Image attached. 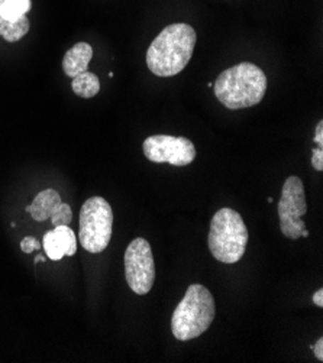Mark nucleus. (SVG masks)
Listing matches in <instances>:
<instances>
[{
    "label": "nucleus",
    "instance_id": "nucleus-1",
    "mask_svg": "<svg viewBox=\"0 0 323 363\" xmlns=\"http://www.w3.org/2000/svg\"><path fill=\"white\" fill-rule=\"evenodd\" d=\"M197 35L187 23L165 26L147 51V65L158 77L180 74L193 57Z\"/></svg>",
    "mask_w": 323,
    "mask_h": 363
},
{
    "label": "nucleus",
    "instance_id": "nucleus-2",
    "mask_svg": "<svg viewBox=\"0 0 323 363\" xmlns=\"http://www.w3.org/2000/svg\"><path fill=\"white\" fill-rule=\"evenodd\" d=\"M265 72L253 62H239L225 71L213 84L214 96L231 111L257 106L267 91Z\"/></svg>",
    "mask_w": 323,
    "mask_h": 363
},
{
    "label": "nucleus",
    "instance_id": "nucleus-3",
    "mask_svg": "<svg viewBox=\"0 0 323 363\" xmlns=\"http://www.w3.org/2000/svg\"><path fill=\"white\" fill-rule=\"evenodd\" d=\"M214 314H217V306L212 293L200 284H192L185 298L173 313V336L180 342L199 337L210 328Z\"/></svg>",
    "mask_w": 323,
    "mask_h": 363
},
{
    "label": "nucleus",
    "instance_id": "nucleus-4",
    "mask_svg": "<svg viewBox=\"0 0 323 363\" xmlns=\"http://www.w3.org/2000/svg\"><path fill=\"white\" fill-rule=\"evenodd\" d=\"M248 243V229L242 216L232 208L214 213L209 230V249L214 259L235 264L242 259Z\"/></svg>",
    "mask_w": 323,
    "mask_h": 363
},
{
    "label": "nucleus",
    "instance_id": "nucleus-5",
    "mask_svg": "<svg viewBox=\"0 0 323 363\" xmlns=\"http://www.w3.org/2000/svg\"><path fill=\"white\" fill-rule=\"evenodd\" d=\"M114 210L102 197L86 200L80 210V242L90 253L103 252L111 242Z\"/></svg>",
    "mask_w": 323,
    "mask_h": 363
},
{
    "label": "nucleus",
    "instance_id": "nucleus-6",
    "mask_svg": "<svg viewBox=\"0 0 323 363\" xmlns=\"http://www.w3.org/2000/svg\"><path fill=\"white\" fill-rule=\"evenodd\" d=\"M306 211L307 204L303 181L296 175H290L284 181L281 199L278 203L280 228L285 238L292 240L303 238V230L306 228L302 217L306 214Z\"/></svg>",
    "mask_w": 323,
    "mask_h": 363
},
{
    "label": "nucleus",
    "instance_id": "nucleus-7",
    "mask_svg": "<svg viewBox=\"0 0 323 363\" xmlns=\"http://www.w3.org/2000/svg\"><path fill=\"white\" fill-rule=\"evenodd\" d=\"M125 278L132 291L146 296L155 279V265L150 243L143 238L133 239L125 252Z\"/></svg>",
    "mask_w": 323,
    "mask_h": 363
},
{
    "label": "nucleus",
    "instance_id": "nucleus-8",
    "mask_svg": "<svg viewBox=\"0 0 323 363\" xmlns=\"http://www.w3.org/2000/svg\"><path fill=\"white\" fill-rule=\"evenodd\" d=\"M143 155L155 164L186 167L196 158L195 143L185 136L154 135L143 140Z\"/></svg>",
    "mask_w": 323,
    "mask_h": 363
},
{
    "label": "nucleus",
    "instance_id": "nucleus-9",
    "mask_svg": "<svg viewBox=\"0 0 323 363\" xmlns=\"http://www.w3.org/2000/svg\"><path fill=\"white\" fill-rule=\"evenodd\" d=\"M31 6V0H0V36L5 41L18 43L29 32Z\"/></svg>",
    "mask_w": 323,
    "mask_h": 363
},
{
    "label": "nucleus",
    "instance_id": "nucleus-10",
    "mask_svg": "<svg viewBox=\"0 0 323 363\" xmlns=\"http://www.w3.org/2000/svg\"><path fill=\"white\" fill-rule=\"evenodd\" d=\"M47 257L53 261H60L64 257H73L77 252V239L68 226H57L44 235L43 240Z\"/></svg>",
    "mask_w": 323,
    "mask_h": 363
},
{
    "label": "nucleus",
    "instance_id": "nucleus-11",
    "mask_svg": "<svg viewBox=\"0 0 323 363\" xmlns=\"http://www.w3.org/2000/svg\"><path fill=\"white\" fill-rule=\"evenodd\" d=\"M93 58V48L87 43H79L70 48L62 58V69L71 79L87 71V67Z\"/></svg>",
    "mask_w": 323,
    "mask_h": 363
},
{
    "label": "nucleus",
    "instance_id": "nucleus-12",
    "mask_svg": "<svg viewBox=\"0 0 323 363\" xmlns=\"http://www.w3.org/2000/svg\"><path fill=\"white\" fill-rule=\"evenodd\" d=\"M61 203V197L55 190H44L33 199L32 204H29L25 210L31 214L33 220L45 222L48 220L54 208Z\"/></svg>",
    "mask_w": 323,
    "mask_h": 363
},
{
    "label": "nucleus",
    "instance_id": "nucleus-13",
    "mask_svg": "<svg viewBox=\"0 0 323 363\" xmlns=\"http://www.w3.org/2000/svg\"><path fill=\"white\" fill-rule=\"evenodd\" d=\"M71 87H73L75 94H77L79 97L92 99L100 91V82L94 72L84 71L73 79Z\"/></svg>",
    "mask_w": 323,
    "mask_h": 363
},
{
    "label": "nucleus",
    "instance_id": "nucleus-14",
    "mask_svg": "<svg viewBox=\"0 0 323 363\" xmlns=\"http://www.w3.org/2000/svg\"><path fill=\"white\" fill-rule=\"evenodd\" d=\"M51 223L54 225V228L57 226H68L71 223V220H73V211H71V207L65 203H60L53 214H51Z\"/></svg>",
    "mask_w": 323,
    "mask_h": 363
},
{
    "label": "nucleus",
    "instance_id": "nucleus-15",
    "mask_svg": "<svg viewBox=\"0 0 323 363\" xmlns=\"http://www.w3.org/2000/svg\"><path fill=\"white\" fill-rule=\"evenodd\" d=\"M40 247H41V245H40L38 239H35L33 236H26L21 242V249L25 253H32L35 250H38Z\"/></svg>",
    "mask_w": 323,
    "mask_h": 363
},
{
    "label": "nucleus",
    "instance_id": "nucleus-16",
    "mask_svg": "<svg viewBox=\"0 0 323 363\" xmlns=\"http://www.w3.org/2000/svg\"><path fill=\"white\" fill-rule=\"evenodd\" d=\"M312 167L316 171H323V150L316 148L312 151Z\"/></svg>",
    "mask_w": 323,
    "mask_h": 363
},
{
    "label": "nucleus",
    "instance_id": "nucleus-17",
    "mask_svg": "<svg viewBox=\"0 0 323 363\" xmlns=\"http://www.w3.org/2000/svg\"><path fill=\"white\" fill-rule=\"evenodd\" d=\"M314 142L319 145V148L323 150V121L317 122L316 132H314Z\"/></svg>",
    "mask_w": 323,
    "mask_h": 363
},
{
    "label": "nucleus",
    "instance_id": "nucleus-18",
    "mask_svg": "<svg viewBox=\"0 0 323 363\" xmlns=\"http://www.w3.org/2000/svg\"><path fill=\"white\" fill-rule=\"evenodd\" d=\"M312 350L314 353V356L319 359V360H323V339H319L316 342V345L312 346Z\"/></svg>",
    "mask_w": 323,
    "mask_h": 363
},
{
    "label": "nucleus",
    "instance_id": "nucleus-19",
    "mask_svg": "<svg viewBox=\"0 0 323 363\" xmlns=\"http://www.w3.org/2000/svg\"><path fill=\"white\" fill-rule=\"evenodd\" d=\"M313 303L317 307H323V289L322 288H319L317 291L313 294Z\"/></svg>",
    "mask_w": 323,
    "mask_h": 363
},
{
    "label": "nucleus",
    "instance_id": "nucleus-20",
    "mask_svg": "<svg viewBox=\"0 0 323 363\" xmlns=\"http://www.w3.org/2000/svg\"><path fill=\"white\" fill-rule=\"evenodd\" d=\"M45 261V257H37V259H35V264L37 262H44Z\"/></svg>",
    "mask_w": 323,
    "mask_h": 363
}]
</instances>
